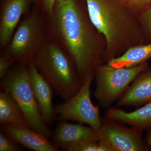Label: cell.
Wrapping results in <instances>:
<instances>
[{"mask_svg":"<svg viewBox=\"0 0 151 151\" xmlns=\"http://www.w3.org/2000/svg\"><path fill=\"white\" fill-rule=\"evenodd\" d=\"M32 62L64 100L76 94L82 85L73 60L57 44L45 42Z\"/></svg>","mask_w":151,"mask_h":151,"instance_id":"3957f363","label":"cell"},{"mask_svg":"<svg viewBox=\"0 0 151 151\" xmlns=\"http://www.w3.org/2000/svg\"><path fill=\"white\" fill-rule=\"evenodd\" d=\"M146 43L151 42V4L139 16Z\"/></svg>","mask_w":151,"mask_h":151,"instance_id":"ac0fdd59","label":"cell"},{"mask_svg":"<svg viewBox=\"0 0 151 151\" xmlns=\"http://www.w3.org/2000/svg\"><path fill=\"white\" fill-rule=\"evenodd\" d=\"M14 61L4 55L0 57V78L1 79L5 76L9 70L10 68Z\"/></svg>","mask_w":151,"mask_h":151,"instance_id":"44dd1931","label":"cell"},{"mask_svg":"<svg viewBox=\"0 0 151 151\" xmlns=\"http://www.w3.org/2000/svg\"><path fill=\"white\" fill-rule=\"evenodd\" d=\"M2 131L18 143L35 151H57L58 146L48 138L30 128L22 125H3Z\"/></svg>","mask_w":151,"mask_h":151,"instance_id":"9c48e42d","label":"cell"},{"mask_svg":"<svg viewBox=\"0 0 151 151\" xmlns=\"http://www.w3.org/2000/svg\"><path fill=\"white\" fill-rule=\"evenodd\" d=\"M151 59V42L132 46L121 55L109 60L107 64L111 67H135Z\"/></svg>","mask_w":151,"mask_h":151,"instance_id":"9a60e30c","label":"cell"},{"mask_svg":"<svg viewBox=\"0 0 151 151\" xmlns=\"http://www.w3.org/2000/svg\"><path fill=\"white\" fill-rule=\"evenodd\" d=\"M19 144L2 130L0 132V151L21 150Z\"/></svg>","mask_w":151,"mask_h":151,"instance_id":"d6986e66","label":"cell"},{"mask_svg":"<svg viewBox=\"0 0 151 151\" xmlns=\"http://www.w3.org/2000/svg\"><path fill=\"white\" fill-rule=\"evenodd\" d=\"M65 0H56V2H59L63 1Z\"/></svg>","mask_w":151,"mask_h":151,"instance_id":"cb8c5ba5","label":"cell"},{"mask_svg":"<svg viewBox=\"0 0 151 151\" xmlns=\"http://www.w3.org/2000/svg\"><path fill=\"white\" fill-rule=\"evenodd\" d=\"M104 122L97 131L99 141L111 151H144L150 149L142 137V132L122 127L114 121Z\"/></svg>","mask_w":151,"mask_h":151,"instance_id":"ba28073f","label":"cell"},{"mask_svg":"<svg viewBox=\"0 0 151 151\" xmlns=\"http://www.w3.org/2000/svg\"><path fill=\"white\" fill-rule=\"evenodd\" d=\"M125 5L135 13L140 15L151 4V0H122Z\"/></svg>","mask_w":151,"mask_h":151,"instance_id":"ffe728a7","label":"cell"},{"mask_svg":"<svg viewBox=\"0 0 151 151\" xmlns=\"http://www.w3.org/2000/svg\"><path fill=\"white\" fill-rule=\"evenodd\" d=\"M68 151H111L108 147L99 140L84 141L68 149Z\"/></svg>","mask_w":151,"mask_h":151,"instance_id":"e0dca14e","label":"cell"},{"mask_svg":"<svg viewBox=\"0 0 151 151\" xmlns=\"http://www.w3.org/2000/svg\"><path fill=\"white\" fill-rule=\"evenodd\" d=\"M56 0H42L44 9L49 15L52 14Z\"/></svg>","mask_w":151,"mask_h":151,"instance_id":"7402d4cb","label":"cell"},{"mask_svg":"<svg viewBox=\"0 0 151 151\" xmlns=\"http://www.w3.org/2000/svg\"><path fill=\"white\" fill-rule=\"evenodd\" d=\"M145 142L147 147L150 150L151 149V130L148 133L146 136Z\"/></svg>","mask_w":151,"mask_h":151,"instance_id":"603a6c76","label":"cell"},{"mask_svg":"<svg viewBox=\"0 0 151 151\" xmlns=\"http://www.w3.org/2000/svg\"><path fill=\"white\" fill-rule=\"evenodd\" d=\"M148 66L147 62L131 68H116L100 64L94 70V97L102 107L108 108L119 100L137 76Z\"/></svg>","mask_w":151,"mask_h":151,"instance_id":"5b68a950","label":"cell"},{"mask_svg":"<svg viewBox=\"0 0 151 151\" xmlns=\"http://www.w3.org/2000/svg\"><path fill=\"white\" fill-rule=\"evenodd\" d=\"M49 16L52 34L73 60L83 83L104 60L105 38L75 0L56 2Z\"/></svg>","mask_w":151,"mask_h":151,"instance_id":"6da1fadb","label":"cell"},{"mask_svg":"<svg viewBox=\"0 0 151 151\" xmlns=\"http://www.w3.org/2000/svg\"><path fill=\"white\" fill-rule=\"evenodd\" d=\"M42 19L37 14H31L19 25L4 55L14 62L29 64L45 43Z\"/></svg>","mask_w":151,"mask_h":151,"instance_id":"8992f818","label":"cell"},{"mask_svg":"<svg viewBox=\"0 0 151 151\" xmlns=\"http://www.w3.org/2000/svg\"><path fill=\"white\" fill-rule=\"evenodd\" d=\"M92 24L106 43L104 60L118 57L132 46L146 42L139 16L122 0H86Z\"/></svg>","mask_w":151,"mask_h":151,"instance_id":"7a4b0ae2","label":"cell"},{"mask_svg":"<svg viewBox=\"0 0 151 151\" xmlns=\"http://www.w3.org/2000/svg\"><path fill=\"white\" fill-rule=\"evenodd\" d=\"M0 124L2 126L12 124L28 126L18 104L10 94L4 90L0 92Z\"/></svg>","mask_w":151,"mask_h":151,"instance_id":"2e32d148","label":"cell"},{"mask_svg":"<svg viewBox=\"0 0 151 151\" xmlns=\"http://www.w3.org/2000/svg\"><path fill=\"white\" fill-rule=\"evenodd\" d=\"M28 65L30 83L42 116L46 123H50L55 115L52 105V87L32 62Z\"/></svg>","mask_w":151,"mask_h":151,"instance_id":"8fae6325","label":"cell"},{"mask_svg":"<svg viewBox=\"0 0 151 151\" xmlns=\"http://www.w3.org/2000/svg\"><path fill=\"white\" fill-rule=\"evenodd\" d=\"M29 0H6L1 11L0 45H7L21 18L27 10Z\"/></svg>","mask_w":151,"mask_h":151,"instance_id":"4fadbf2b","label":"cell"},{"mask_svg":"<svg viewBox=\"0 0 151 151\" xmlns=\"http://www.w3.org/2000/svg\"><path fill=\"white\" fill-rule=\"evenodd\" d=\"M151 102V66L139 73L118 100L119 107L144 105Z\"/></svg>","mask_w":151,"mask_h":151,"instance_id":"7c38bea8","label":"cell"},{"mask_svg":"<svg viewBox=\"0 0 151 151\" xmlns=\"http://www.w3.org/2000/svg\"><path fill=\"white\" fill-rule=\"evenodd\" d=\"M54 142L67 150L74 145L84 141L99 140L97 130L82 124H72L62 122L59 123L52 135Z\"/></svg>","mask_w":151,"mask_h":151,"instance_id":"30bf717a","label":"cell"},{"mask_svg":"<svg viewBox=\"0 0 151 151\" xmlns=\"http://www.w3.org/2000/svg\"><path fill=\"white\" fill-rule=\"evenodd\" d=\"M94 77V74L89 76L76 94L55 106V115L60 119L87 124L97 131L100 129L103 122L99 108L92 103L91 98V85Z\"/></svg>","mask_w":151,"mask_h":151,"instance_id":"52a82bcc","label":"cell"},{"mask_svg":"<svg viewBox=\"0 0 151 151\" xmlns=\"http://www.w3.org/2000/svg\"><path fill=\"white\" fill-rule=\"evenodd\" d=\"M19 63L2 78L1 86L8 92L22 111L29 127L47 137L52 133L43 119L30 83L28 65Z\"/></svg>","mask_w":151,"mask_h":151,"instance_id":"277c9868","label":"cell"},{"mask_svg":"<svg viewBox=\"0 0 151 151\" xmlns=\"http://www.w3.org/2000/svg\"><path fill=\"white\" fill-rule=\"evenodd\" d=\"M106 118L116 122L128 124L142 132L151 128V102L132 112L112 108L105 113Z\"/></svg>","mask_w":151,"mask_h":151,"instance_id":"5bb4252c","label":"cell"}]
</instances>
